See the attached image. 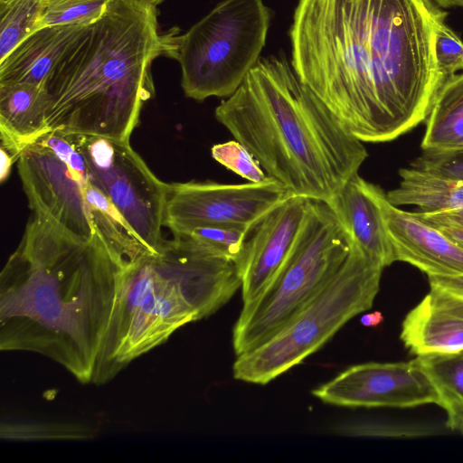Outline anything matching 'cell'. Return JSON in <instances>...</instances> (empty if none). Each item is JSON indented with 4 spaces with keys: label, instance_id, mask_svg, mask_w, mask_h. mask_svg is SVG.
<instances>
[{
    "label": "cell",
    "instance_id": "obj_1",
    "mask_svg": "<svg viewBox=\"0 0 463 463\" xmlns=\"http://www.w3.org/2000/svg\"><path fill=\"white\" fill-rule=\"evenodd\" d=\"M430 0H299L289 31L299 80L364 143L425 122L446 81Z\"/></svg>",
    "mask_w": 463,
    "mask_h": 463
},
{
    "label": "cell",
    "instance_id": "obj_2",
    "mask_svg": "<svg viewBox=\"0 0 463 463\" xmlns=\"http://www.w3.org/2000/svg\"><path fill=\"white\" fill-rule=\"evenodd\" d=\"M121 271L97 233L80 240L33 213L0 273V349L42 354L92 383Z\"/></svg>",
    "mask_w": 463,
    "mask_h": 463
},
{
    "label": "cell",
    "instance_id": "obj_3",
    "mask_svg": "<svg viewBox=\"0 0 463 463\" xmlns=\"http://www.w3.org/2000/svg\"><path fill=\"white\" fill-rule=\"evenodd\" d=\"M214 114L292 196L329 203L368 156L282 57L259 59Z\"/></svg>",
    "mask_w": 463,
    "mask_h": 463
},
{
    "label": "cell",
    "instance_id": "obj_4",
    "mask_svg": "<svg viewBox=\"0 0 463 463\" xmlns=\"http://www.w3.org/2000/svg\"><path fill=\"white\" fill-rule=\"evenodd\" d=\"M177 32L162 33L156 6L110 0L103 15L84 25L50 73L49 131L129 142L144 102L155 89L151 66L174 58Z\"/></svg>",
    "mask_w": 463,
    "mask_h": 463
},
{
    "label": "cell",
    "instance_id": "obj_5",
    "mask_svg": "<svg viewBox=\"0 0 463 463\" xmlns=\"http://www.w3.org/2000/svg\"><path fill=\"white\" fill-rule=\"evenodd\" d=\"M241 286L236 263L180 237L165 240L122 269L91 383H107L178 328L213 315Z\"/></svg>",
    "mask_w": 463,
    "mask_h": 463
},
{
    "label": "cell",
    "instance_id": "obj_6",
    "mask_svg": "<svg viewBox=\"0 0 463 463\" xmlns=\"http://www.w3.org/2000/svg\"><path fill=\"white\" fill-rule=\"evenodd\" d=\"M383 269L350 241L348 256L331 280L270 339L238 355L233 377L267 384L317 352L350 319L373 307Z\"/></svg>",
    "mask_w": 463,
    "mask_h": 463
},
{
    "label": "cell",
    "instance_id": "obj_7",
    "mask_svg": "<svg viewBox=\"0 0 463 463\" xmlns=\"http://www.w3.org/2000/svg\"><path fill=\"white\" fill-rule=\"evenodd\" d=\"M350 241L328 203L311 200L298 243L270 286L243 305L232 330L236 356L270 339L331 280L346 260Z\"/></svg>",
    "mask_w": 463,
    "mask_h": 463
},
{
    "label": "cell",
    "instance_id": "obj_8",
    "mask_svg": "<svg viewBox=\"0 0 463 463\" xmlns=\"http://www.w3.org/2000/svg\"><path fill=\"white\" fill-rule=\"evenodd\" d=\"M270 24L262 0H223L176 35L174 56L187 98L230 97L257 63Z\"/></svg>",
    "mask_w": 463,
    "mask_h": 463
},
{
    "label": "cell",
    "instance_id": "obj_9",
    "mask_svg": "<svg viewBox=\"0 0 463 463\" xmlns=\"http://www.w3.org/2000/svg\"><path fill=\"white\" fill-rule=\"evenodd\" d=\"M17 162L33 213L77 239L91 240L96 232L84 190L90 173L72 136L50 131L26 147Z\"/></svg>",
    "mask_w": 463,
    "mask_h": 463
},
{
    "label": "cell",
    "instance_id": "obj_10",
    "mask_svg": "<svg viewBox=\"0 0 463 463\" xmlns=\"http://www.w3.org/2000/svg\"><path fill=\"white\" fill-rule=\"evenodd\" d=\"M91 180L110 199L135 233L158 251L165 204V183L148 168L129 142L99 136L71 135Z\"/></svg>",
    "mask_w": 463,
    "mask_h": 463
},
{
    "label": "cell",
    "instance_id": "obj_11",
    "mask_svg": "<svg viewBox=\"0 0 463 463\" xmlns=\"http://www.w3.org/2000/svg\"><path fill=\"white\" fill-rule=\"evenodd\" d=\"M291 194L267 176L259 183H165L164 226L176 232L194 226L230 224L253 229Z\"/></svg>",
    "mask_w": 463,
    "mask_h": 463
},
{
    "label": "cell",
    "instance_id": "obj_12",
    "mask_svg": "<svg viewBox=\"0 0 463 463\" xmlns=\"http://www.w3.org/2000/svg\"><path fill=\"white\" fill-rule=\"evenodd\" d=\"M325 403L344 407L411 408L438 396L415 360L351 366L312 391Z\"/></svg>",
    "mask_w": 463,
    "mask_h": 463
},
{
    "label": "cell",
    "instance_id": "obj_13",
    "mask_svg": "<svg viewBox=\"0 0 463 463\" xmlns=\"http://www.w3.org/2000/svg\"><path fill=\"white\" fill-rule=\"evenodd\" d=\"M310 202L291 196L251 230L238 265L243 305L256 300L285 266L306 224Z\"/></svg>",
    "mask_w": 463,
    "mask_h": 463
},
{
    "label": "cell",
    "instance_id": "obj_14",
    "mask_svg": "<svg viewBox=\"0 0 463 463\" xmlns=\"http://www.w3.org/2000/svg\"><path fill=\"white\" fill-rule=\"evenodd\" d=\"M395 261L407 262L428 277L463 275V247L415 212L392 204L386 193L373 184Z\"/></svg>",
    "mask_w": 463,
    "mask_h": 463
},
{
    "label": "cell",
    "instance_id": "obj_15",
    "mask_svg": "<svg viewBox=\"0 0 463 463\" xmlns=\"http://www.w3.org/2000/svg\"><path fill=\"white\" fill-rule=\"evenodd\" d=\"M430 286V292L402 321V341L416 355L463 350V297Z\"/></svg>",
    "mask_w": 463,
    "mask_h": 463
},
{
    "label": "cell",
    "instance_id": "obj_16",
    "mask_svg": "<svg viewBox=\"0 0 463 463\" xmlns=\"http://www.w3.org/2000/svg\"><path fill=\"white\" fill-rule=\"evenodd\" d=\"M349 241L383 268L395 261L392 246L373 184L358 175L328 203Z\"/></svg>",
    "mask_w": 463,
    "mask_h": 463
},
{
    "label": "cell",
    "instance_id": "obj_17",
    "mask_svg": "<svg viewBox=\"0 0 463 463\" xmlns=\"http://www.w3.org/2000/svg\"><path fill=\"white\" fill-rule=\"evenodd\" d=\"M49 98L44 87L29 83H0L1 146L18 161L23 151L49 131Z\"/></svg>",
    "mask_w": 463,
    "mask_h": 463
},
{
    "label": "cell",
    "instance_id": "obj_18",
    "mask_svg": "<svg viewBox=\"0 0 463 463\" xmlns=\"http://www.w3.org/2000/svg\"><path fill=\"white\" fill-rule=\"evenodd\" d=\"M84 25L45 26L24 40L0 61V83L46 80L71 42Z\"/></svg>",
    "mask_w": 463,
    "mask_h": 463
},
{
    "label": "cell",
    "instance_id": "obj_19",
    "mask_svg": "<svg viewBox=\"0 0 463 463\" xmlns=\"http://www.w3.org/2000/svg\"><path fill=\"white\" fill-rule=\"evenodd\" d=\"M399 175L398 186L386 193L392 204L412 205L424 214L463 210V180L412 165L400 169Z\"/></svg>",
    "mask_w": 463,
    "mask_h": 463
},
{
    "label": "cell",
    "instance_id": "obj_20",
    "mask_svg": "<svg viewBox=\"0 0 463 463\" xmlns=\"http://www.w3.org/2000/svg\"><path fill=\"white\" fill-rule=\"evenodd\" d=\"M422 151L463 148V71L440 88L425 120Z\"/></svg>",
    "mask_w": 463,
    "mask_h": 463
},
{
    "label": "cell",
    "instance_id": "obj_21",
    "mask_svg": "<svg viewBox=\"0 0 463 463\" xmlns=\"http://www.w3.org/2000/svg\"><path fill=\"white\" fill-rule=\"evenodd\" d=\"M414 360L436 391L437 404L447 413V427L463 434V350L417 355Z\"/></svg>",
    "mask_w": 463,
    "mask_h": 463
},
{
    "label": "cell",
    "instance_id": "obj_22",
    "mask_svg": "<svg viewBox=\"0 0 463 463\" xmlns=\"http://www.w3.org/2000/svg\"><path fill=\"white\" fill-rule=\"evenodd\" d=\"M48 0H13L0 5V61L18 44L45 27Z\"/></svg>",
    "mask_w": 463,
    "mask_h": 463
},
{
    "label": "cell",
    "instance_id": "obj_23",
    "mask_svg": "<svg viewBox=\"0 0 463 463\" xmlns=\"http://www.w3.org/2000/svg\"><path fill=\"white\" fill-rule=\"evenodd\" d=\"M251 230L238 225L206 224L173 232V235L188 240L210 254L238 266Z\"/></svg>",
    "mask_w": 463,
    "mask_h": 463
},
{
    "label": "cell",
    "instance_id": "obj_24",
    "mask_svg": "<svg viewBox=\"0 0 463 463\" xmlns=\"http://www.w3.org/2000/svg\"><path fill=\"white\" fill-rule=\"evenodd\" d=\"M110 0H48L44 26L88 25L99 20Z\"/></svg>",
    "mask_w": 463,
    "mask_h": 463
},
{
    "label": "cell",
    "instance_id": "obj_25",
    "mask_svg": "<svg viewBox=\"0 0 463 463\" xmlns=\"http://www.w3.org/2000/svg\"><path fill=\"white\" fill-rule=\"evenodd\" d=\"M213 158L248 182L259 183L268 175L245 146L231 140L213 146Z\"/></svg>",
    "mask_w": 463,
    "mask_h": 463
},
{
    "label": "cell",
    "instance_id": "obj_26",
    "mask_svg": "<svg viewBox=\"0 0 463 463\" xmlns=\"http://www.w3.org/2000/svg\"><path fill=\"white\" fill-rule=\"evenodd\" d=\"M434 47L438 66L446 80L463 71V42L445 22L436 31Z\"/></svg>",
    "mask_w": 463,
    "mask_h": 463
},
{
    "label": "cell",
    "instance_id": "obj_27",
    "mask_svg": "<svg viewBox=\"0 0 463 463\" xmlns=\"http://www.w3.org/2000/svg\"><path fill=\"white\" fill-rule=\"evenodd\" d=\"M411 165L463 180V148L450 151H422Z\"/></svg>",
    "mask_w": 463,
    "mask_h": 463
},
{
    "label": "cell",
    "instance_id": "obj_28",
    "mask_svg": "<svg viewBox=\"0 0 463 463\" xmlns=\"http://www.w3.org/2000/svg\"><path fill=\"white\" fill-rule=\"evenodd\" d=\"M416 213L433 225L451 226L463 229V210L434 214Z\"/></svg>",
    "mask_w": 463,
    "mask_h": 463
},
{
    "label": "cell",
    "instance_id": "obj_29",
    "mask_svg": "<svg viewBox=\"0 0 463 463\" xmlns=\"http://www.w3.org/2000/svg\"><path fill=\"white\" fill-rule=\"evenodd\" d=\"M430 285L438 286L463 297V275L452 277H428Z\"/></svg>",
    "mask_w": 463,
    "mask_h": 463
},
{
    "label": "cell",
    "instance_id": "obj_30",
    "mask_svg": "<svg viewBox=\"0 0 463 463\" xmlns=\"http://www.w3.org/2000/svg\"><path fill=\"white\" fill-rule=\"evenodd\" d=\"M17 159L3 146H0V181L4 183L9 176L12 165Z\"/></svg>",
    "mask_w": 463,
    "mask_h": 463
},
{
    "label": "cell",
    "instance_id": "obj_31",
    "mask_svg": "<svg viewBox=\"0 0 463 463\" xmlns=\"http://www.w3.org/2000/svg\"><path fill=\"white\" fill-rule=\"evenodd\" d=\"M383 321V316L380 311L365 314L362 316L360 322L364 326L376 327Z\"/></svg>",
    "mask_w": 463,
    "mask_h": 463
},
{
    "label": "cell",
    "instance_id": "obj_32",
    "mask_svg": "<svg viewBox=\"0 0 463 463\" xmlns=\"http://www.w3.org/2000/svg\"><path fill=\"white\" fill-rule=\"evenodd\" d=\"M444 232L449 238L463 247V229L451 227V226H441L435 225Z\"/></svg>",
    "mask_w": 463,
    "mask_h": 463
},
{
    "label": "cell",
    "instance_id": "obj_33",
    "mask_svg": "<svg viewBox=\"0 0 463 463\" xmlns=\"http://www.w3.org/2000/svg\"><path fill=\"white\" fill-rule=\"evenodd\" d=\"M437 5L448 8V7H463V0H430Z\"/></svg>",
    "mask_w": 463,
    "mask_h": 463
},
{
    "label": "cell",
    "instance_id": "obj_34",
    "mask_svg": "<svg viewBox=\"0 0 463 463\" xmlns=\"http://www.w3.org/2000/svg\"><path fill=\"white\" fill-rule=\"evenodd\" d=\"M137 1H141V2H144L146 4H148V5H155V6H157L159 4H161L164 0H137Z\"/></svg>",
    "mask_w": 463,
    "mask_h": 463
},
{
    "label": "cell",
    "instance_id": "obj_35",
    "mask_svg": "<svg viewBox=\"0 0 463 463\" xmlns=\"http://www.w3.org/2000/svg\"><path fill=\"white\" fill-rule=\"evenodd\" d=\"M13 0H0V5H5V4H8L9 2H11Z\"/></svg>",
    "mask_w": 463,
    "mask_h": 463
}]
</instances>
